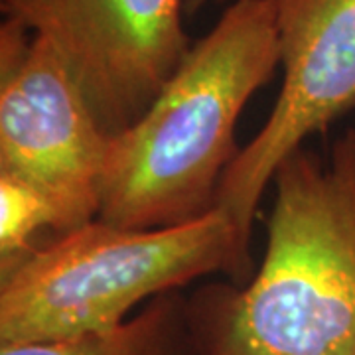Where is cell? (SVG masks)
I'll return each instance as SVG.
<instances>
[{
	"mask_svg": "<svg viewBox=\"0 0 355 355\" xmlns=\"http://www.w3.org/2000/svg\"><path fill=\"white\" fill-rule=\"evenodd\" d=\"M111 139L55 50L6 18L0 26V174L42 191L65 233L97 219Z\"/></svg>",
	"mask_w": 355,
	"mask_h": 355,
	"instance_id": "obj_4",
	"label": "cell"
},
{
	"mask_svg": "<svg viewBox=\"0 0 355 355\" xmlns=\"http://www.w3.org/2000/svg\"><path fill=\"white\" fill-rule=\"evenodd\" d=\"M279 65L272 0H233L150 107L111 139L97 219L158 229L211 214L241 153L237 121Z\"/></svg>",
	"mask_w": 355,
	"mask_h": 355,
	"instance_id": "obj_2",
	"label": "cell"
},
{
	"mask_svg": "<svg viewBox=\"0 0 355 355\" xmlns=\"http://www.w3.org/2000/svg\"><path fill=\"white\" fill-rule=\"evenodd\" d=\"M0 8L55 50L111 137L150 107L193 44L182 26L186 0H0Z\"/></svg>",
	"mask_w": 355,
	"mask_h": 355,
	"instance_id": "obj_5",
	"label": "cell"
},
{
	"mask_svg": "<svg viewBox=\"0 0 355 355\" xmlns=\"http://www.w3.org/2000/svg\"><path fill=\"white\" fill-rule=\"evenodd\" d=\"M44 229L60 235L62 219L53 203L18 178L0 174V275L34 251Z\"/></svg>",
	"mask_w": 355,
	"mask_h": 355,
	"instance_id": "obj_8",
	"label": "cell"
},
{
	"mask_svg": "<svg viewBox=\"0 0 355 355\" xmlns=\"http://www.w3.org/2000/svg\"><path fill=\"white\" fill-rule=\"evenodd\" d=\"M282 87L219 184L217 207L245 239L282 160L355 111V0H272Z\"/></svg>",
	"mask_w": 355,
	"mask_h": 355,
	"instance_id": "obj_6",
	"label": "cell"
},
{
	"mask_svg": "<svg viewBox=\"0 0 355 355\" xmlns=\"http://www.w3.org/2000/svg\"><path fill=\"white\" fill-rule=\"evenodd\" d=\"M251 268L249 239L219 207L158 229L93 219L38 245L0 275V343L109 330L140 302L217 272L243 284Z\"/></svg>",
	"mask_w": 355,
	"mask_h": 355,
	"instance_id": "obj_3",
	"label": "cell"
},
{
	"mask_svg": "<svg viewBox=\"0 0 355 355\" xmlns=\"http://www.w3.org/2000/svg\"><path fill=\"white\" fill-rule=\"evenodd\" d=\"M265 259L188 298V355H355V128L275 176Z\"/></svg>",
	"mask_w": 355,
	"mask_h": 355,
	"instance_id": "obj_1",
	"label": "cell"
},
{
	"mask_svg": "<svg viewBox=\"0 0 355 355\" xmlns=\"http://www.w3.org/2000/svg\"><path fill=\"white\" fill-rule=\"evenodd\" d=\"M188 298L178 291L148 300L109 330L44 342L0 343V355H188Z\"/></svg>",
	"mask_w": 355,
	"mask_h": 355,
	"instance_id": "obj_7",
	"label": "cell"
},
{
	"mask_svg": "<svg viewBox=\"0 0 355 355\" xmlns=\"http://www.w3.org/2000/svg\"><path fill=\"white\" fill-rule=\"evenodd\" d=\"M217 2H223V0H186V12H198V10H202L203 6H207V4H217Z\"/></svg>",
	"mask_w": 355,
	"mask_h": 355,
	"instance_id": "obj_9",
	"label": "cell"
}]
</instances>
